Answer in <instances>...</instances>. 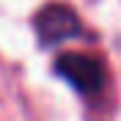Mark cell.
Returning <instances> with one entry per match:
<instances>
[{"mask_svg":"<svg viewBox=\"0 0 121 121\" xmlns=\"http://www.w3.org/2000/svg\"><path fill=\"white\" fill-rule=\"evenodd\" d=\"M58 74L66 80L69 85H74L80 94H99L102 83H105V69L99 63L96 58H91V55H80V52H66L60 55L58 63Z\"/></svg>","mask_w":121,"mask_h":121,"instance_id":"obj_1","label":"cell"},{"mask_svg":"<svg viewBox=\"0 0 121 121\" xmlns=\"http://www.w3.org/2000/svg\"><path fill=\"white\" fill-rule=\"evenodd\" d=\"M36 30L44 44H58L66 39H77L83 33V25L74 17V11L66 6H50L36 17Z\"/></svg>","mask_w":121,"mask_h":121,"instance_id":"obj_2","label":"cell"}]
</instances>
